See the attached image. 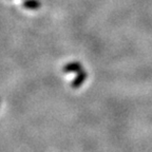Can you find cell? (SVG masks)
I'll return each mask as SVG.
<instances>
[{"label":"cell","mask_w":152,"mask_h":152,"mask_svg":"<svg viewBox=\"0 0 152 152\" xmlns=\"http://www.w3.org/2000/svg\"><path fill=\"white\" fill-rule=\"evenodd\" d=\"M87 77H88V74H87V72H86V71L79 72L78 75L76 76V78L72 81V85H71L72 88H73V89L80 88L81 86H83V83L87 80Z\"/></svg>","instance_id":"6da1fadb"},{"label":"cell","mask_w":152,"mask_h":152,"mask_svg":"<svg viewBox=\"0 0 152 152\" xmlns=\"http://www.w3.org/2000/svg\"><path fill=\"white\" fill-rule=\"evenodd\" d=\"M22 7L26 10H30V11H37L40 9L41 2L39 0H23Z\"/></svg>","instance_id":"7a4b0ae2"},{"label":"cell","mask_w":152,"mask_h":152,"mask_svg":"<svg viewBox=\"0 0 152 152\" xmlns=\"http://www.w3.org/2000/svg\"><path fill=\"white\" fill-rule=\"evenodd\" d=\"M83 71V66L79 62H71L64 66V73H77Z\"/></svg>","instance_id":"3957f363"}]
</instances>
